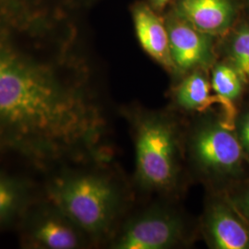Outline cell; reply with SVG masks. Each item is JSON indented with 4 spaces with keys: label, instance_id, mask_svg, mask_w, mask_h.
I'll list each match as a JSON object with an SVG mask.
<instances>
[{
    "label": "cell",
    "instance_id": "obj_1",
    "mask_svg": "<svg viewBox=\"0 0 249 249\" xmlns=\"http://www.w3.org/2000/svg\"><path fill=\"white\" fill-rule=\"evenodd\" d=\"M101 124L68 51L0 15V159L50 173L89 151Z\"/></svg>",
    "mask_w": 249,
    "mask_h": 249
},
{
    "label": "cell",
    "instance_id": "obj_2",
    "mask_svg": "<svg viewBox=\"0 0 249 249\" xmlns=\"http://www.w3.org/2000/svg\"><path fill=\"white\" fill-rule=\"evenodd\" d=\"M50 172L44 198L64 214L82 233L93 237L110 230L116 219L119 193L104 174L57 168Z\"/></svg>",
    "mask_w": 249,
    "mask_h": 249
},
{
    "label": "cell",
    "instance_id": "obj_3",
    "mask_svg": "<svg viewBox=\"0 0 249 249\" xmlns=\"http://www.w3.org/2000/svg\"><path fill=\"white\" fill-rule=\"evenodd\" d=\"M137 173L143 185L169 187L177 176V140L169 123L152 117L139 125L136 141Z\"/></svg>",
    "mask_w": 249,
    "mask_h": 249
},
{
    "label": "cell",
    "instance_id": "obj_4",
    "mask_svg": "<svg viewBox=\"0 0 249 249\" xmlns=\"http://www.w3.org/2000/svg\"><path fill=\"white\" fill-rule=\"evenodd\" d=\"M32 205L19 221L22 244L29 249H75L81 246V231L53 205Z\"/></svg>",
    "mask_w": 249,
    "mask_h": 249
},
{
    "label": "cell",
    "instance_id": "obj_5",
    "mask_svg": "<svg viewBox=\"0 0 249 249\" xmlns=\"http://www.w3.org/2000/svg\"><path fill=\"white\" fill-rule=\"evenodd\" d=\"M231 129L222 122L208 124L196 134L193 152L201 167L218 174L238 169L244 149Z\"/></svg>",
    "mask_w": 249,
    "mask_h": 249
},
{
    "label": "cell",
    "instance_id": "obj_6",
    "mask_svg": "<svg viewBox=\"0 0 249 249\" xmlns=\"http://www.w3.org/2000/svg\"><path fill=\"white\" fill-rule=\"evenodd\" d=\"M183 234V224L167 213H149L125 228L115 248L118 249H163L176 245Z\"/></svg>",
    "mask_w": 249,
    "mask_h": 249
},
{
    "label": "cell",
    "instance_id": "obj_7",
    "mask_svg": "<svg viewBox=\"0 0 249 249\" xmlns=\"http://www.w3.org/2000/svg\"><path fill=\"white\" fill-rule=\"evenodd\" d=\"M166 27L176 68L189 71L211 60L212 43L209 35L199 32L177 14L167 21Z\"/></svg>",
    "mask_w": 249,
    "mask_h": 249
},
{
    "label": "cell",
    "instance_id": "obj_8",
    "mask_svg": "<svg viewBox=\"0 0 249 249\" xmlns=\"http://www.w3.org/2000/svg\"><path fill=\"white\" fill-rule=\"evenodd\" d=\"M176 12L199 32L213 36L231 27L236 7L232 0H179Z\"/></svg>",
    "mask_w": 249,
    "mask_h": 249
},
{
    "label": "cell",
    "instance_id": "obj_9",
    "mask_svg": "<svg viewBox=\"0 0 249 249\" xmlns=\"http://www.w3.org/2000/svg\"><path fill=\"white\" fill-rule=\"evenodd\" d=\"M136 35L143 49L163 67L176 69L170 50L169 36L154 10L145 4L137 5L133 10Z\"/></svg>",
    "mask_w": 249,
    "mask_h": 249
},
{
    "label": "cell",
    "instance_id": "obj_10",
    "mask_svg": "<svg viewBox=\"0 0 249 249\" xmlns=\"http://www.w3.org/2000/svg\"><path fill=\"white\" fill-rule=\"evenodd\" d=\"M206 229L215 249H249V226L227 205L216 203L211 207Z\"/></svg>",
    "mask_w": 249,
    "mask_h": 249
},
{
    "label": "cell",
    "instance_id": "obj_11",
    "mask_svg": "<svg viewBox=\"0 0 249 249\" xmlns=\"http://www.w3.org/2000/svg\"><path fill=\"white\" fill-rule=\"evenodd\" d=\"M35 201L30 183L0 171V227L19 223Z\"/></svg>",
    "mask_w": 249,
    "mask_h": 249
},
{
    "label": "cell",
    "instance_id": "obj_12",
    "mask_svg": "<svg viewBox=\"0 0 249 249\" xmlns=\"http://www.w3.org/2000/svg\"><path fill=\"white\" fill-rule=\"evenodd\" d=\"M212 84L200 72H195L188 76L179 85L177 91L178 105L187 110L204 111L213 105L218 104L223 107L227 122L233 124L235 111L232 102L212 94Z\"/></svg>",
    "mask_w": 249,
    "mask_h": 249
},
{
    "label": "cell",
    "instance_id": "obj_13",
    "mask_svg": "<svg viewBox=\"0 0 249 249\" xmlns=\"http://www.w3.org/2000/svg\"><path fill=\"white\" fill-rule=\"evenodd\" d=\"M240 75L229 65L219 64L213 69L212 75V88L219 97L232 102L239 97L242 91Z\"/></svg>",
    "mask_w": 249,
    "mask_h": 249
},
{
    "label": "cell",
    "instance_id": "obj_14",
    "mask_svg": "<svg viewBox=\"0 0 249 249\" xmlns=\"http://www.w3.org/2000/svg\"><path fill=\"white\" fill-rule=\"evenodd\" d=\"M232 67L243 82H249V26L243 25L232 36L230 45Z\"/></svg>",
    "mask_w": 249,
    "mask_h": 249
},
{
    "label": "cell",
    "instance_id": "obj_15",
    "mask_svg": "<svg viewBox=\"0 0 249 249\" xmlns=\"http://www.w3.org/2000/svg\"><path fill=\"white\" fill-rule=\"evenodd\" d=\"M238 139L243 149H245L249 153V114L241 121Z\"/></svg>",
    "mask_w": 249,
    "mask_h": 249
},
{
    "label": "cell",
    "instance_id": "obj_16",
    "mask_svg": "<svg viewBox=\"0 0 249 249\" xmlns=\"http://www.w3.org/2000/svg\"><path fill=\"white\" fill-rule=\"evenodd\" d=\"M237 208L240 212L241 215L244 216L246 223L249 226V187L238 198Z\"/></svg>",
    "mask_w": 249,
    "mask_h": 249
},
{
    "label": "cell",
    "instance_id": "obj_17",
    "mask_svg": "<svg viewBox=\"0 0 249 249\" xmlns=\"http://www.w3.org/2000/svg\"><path fill=\"white\" fill-rule=\"evenodd\" d=\"M171 0H151V5L154 9H163Z\"/></svg>",
    "mask_w": 249,
    "mask_h": 249
}]
</instances>
